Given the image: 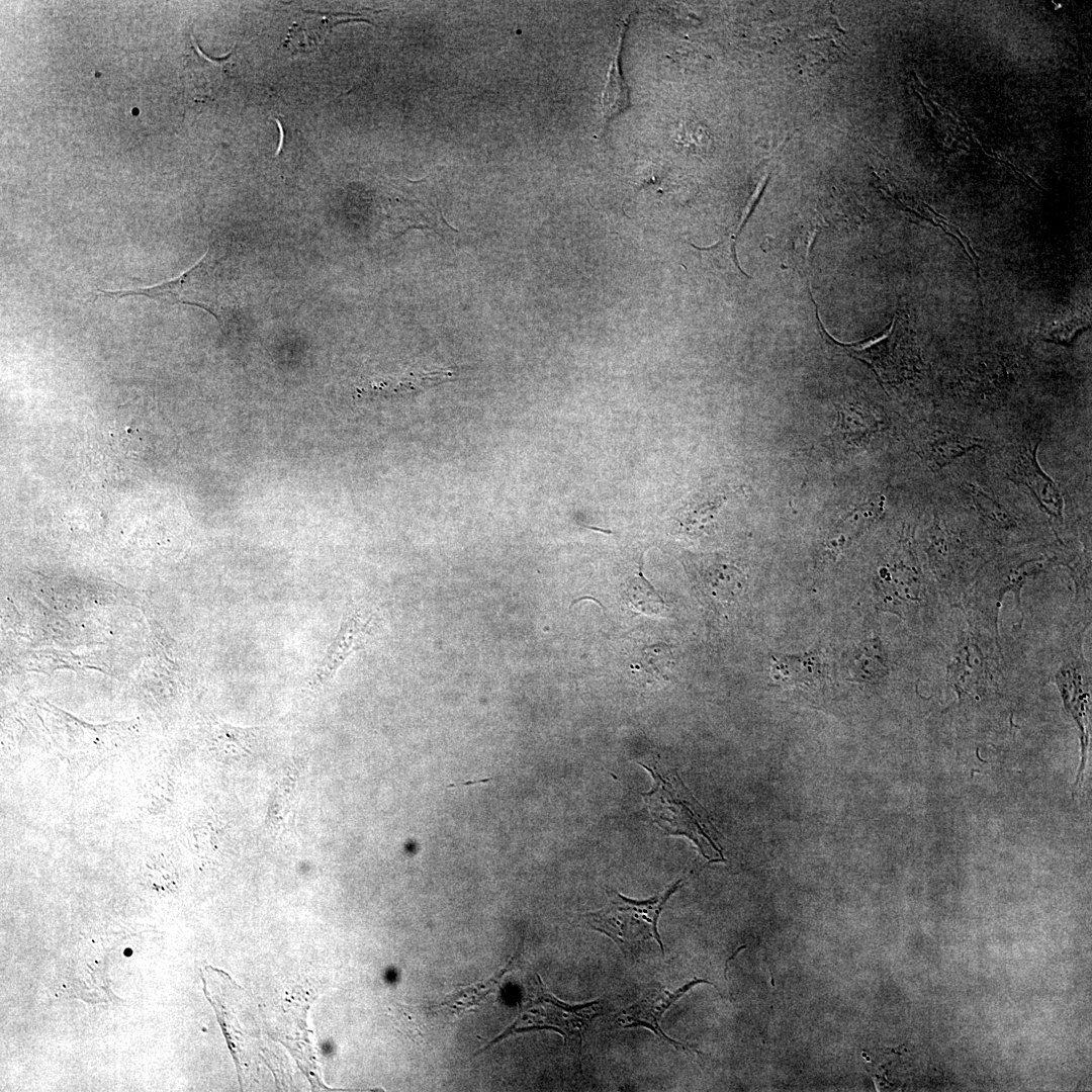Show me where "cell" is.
Instances as JSON below:
<instances>
[{"label":"cell","instance_id":"obj_4","mask_svg":"<svg viewBox=\"0 0 1092 1092\" xmlns=\"http://www.w3.org/2000/svg\"><path fill=\"white\" fill-rule=\"evenodd\" d=\"M1053 564V558L1032 557L1020 560L992 577L978 576L957 607L999 629L1001 604L1006 594L1010 593L1021 616L1018 623L1021 627L1024 619L1021 590L1031 577L1045 571Z\"/></svg>","mask_w":1092,"mask_h":1092},{"label":"cell","instance_id":"obj_7","mask_svg":"<svg viewBox=\"0 0 1092 1092\" xmlns=\"http://www.w3.org/2000/svg\"><path fill=\"white\" fill-rule=\"evenodd\" d=\"M373 615L363 607H351L324 658L310 678L313 687L331 680L346 659L359 648L371 629Z\"/></svg>","mask_w":1092,"mask_h":1092},{"label":"cell","instance_id":"obj_10","mask_svg":"<svg viewBox=\"0 0 1092 1092\" xmlns=\"http://www.w3.org/2000/svg\"><path fill=\"white\" fill-rule=\"evenodd\" d=\"M624 34L620 36L617 54L611 61L608 80L602 94V109L606 125L630 106L629 89L620 69V52Z\"/></svg>","mask_w":1092,"mask_h":1092},{"label":"cell","instance_id":"obj_3","mask_svg":"<svg viewBox=\"0 0 1092 1092\" xmlns=\"http://www.w3.org/2000/svg\"><path fill=\"white\" fill-rule=\"evenodd\" d=\"M602 1007L598 1000L579 1005L563 1003L546 990L537 976L518 1018L496 1040L514 1032L548 1028L559 1032L565 1041L580 1050L584 1033L602 1013Z\"/></svg>","mask_w":1092,"mask_h":1092},{"label":"cell","instance_id":"obj_1","mask_svg":"<svg viewBox=\"0 0 1092 1092\" xmlns=\"http://www.w3.org/2000/svg\"><path fill=\"white\" fill-rule=\"evenodd\" d=\"M680 886L679 880L663 893L643 901L609 890L608 903L601 910L585 915L586 923L609 936L626 957L637 954L642 944L650 939L656 940L664 956L657 923L666 901Z\"/></svg>","mask_w":1092,"mask_h":1092},{"label":"cell","instance_id":"obj_9","mask_svg":"<svg viewBox=\"0 0 1092 1092\" xmlns=\"http://www.w3.org/2000/svg\"><path fill=\"white\" fill-rule=\"evenodd\" d=\"M981 439L969 435L941 432L932 435L922 447V458L937 471L975 448H982Z\"/></svg>","mask_w":1092,"mask_h":1092},{"label":"cell","instance_id":"obj_8","mask_svg":"<svg viewBox=\"0 0 1092 1092\" xmlns=\"http://www.w3.org/2000/svg\"><path fill=\"white\" fill-rule=\"evenodd\" d=\"M699 983L713 985L709 981L694 979L674 991L666 989H652L645 993L640 1000L623 1010L619 1015V1021L623 1027H645L652 1030L661 1039L672 1044L677 1050L690 1051L685 1044L671 1039L660 1027V1020L664 1012L686 992Z\"/></svg>","mask_w":1092,"mask_h":1092},{"label":"cell","instance_id":"obj_12","mask_svg":"<svg viewBox=\"0 0 1092 1092\" xmlns=\"http://www.w3.org/2000/svg\"><path fill=\"white\" fill-rule=\"evenodd\" d=\"M857 673L868 681L875 682L889 673L885 648L878 637L867 640L856 656Z\"/></svg>","mask_w":1092,"mask_h":1092},{"label":"cell","instance_id":"obj_13","mask_svg":"<svg viewBox=\"0 0 1092 1092\" xmlns=\"http://www.w3.org/2000/svg\"><path fill=\"white\" fill-rule=\"evenodd\" d=\"M674 666L670 648L664 643L646 646L640 651L635 667L639 673L651 678H669Z\"/></svg>","mask_w":1092,"mask_h":1092},{"label":"cell","instance_id":"obj_11","mask_svg":"<svg viewBox=\"0 0 1092 1092\" xmlns=\"http://www.w3.org/2000/svg\"><path fill=\"white\" fill-rule=\"evenodd\" d=\"M978 515L994 530L1013 531L1019 528L1017 519L1000 503L972 483H965Z\"/></svg>","mask_w":1092,"mask_h":1092},{"label":"cell","instance_id":"obj_15","mask_svg":"<svg viewBox=\"0 0 1092 1092\" xmlns=\"http://www.w3.org/2000/svg\"><path fill=\"white\" fill-rule=\"evenodd\" d=\"M632 608L645 614H658L664 610V602L642 576L632 579L625 594Z\"/></svg>","mask_w":1092,"mask_h":1092},{"label":"cell","instance_id":"obj_14","mask_svg":"<svg viewBox=\"0 0 1092 1092\" xmlns=\"http://www.w3.org/2000/svg\"><path fill=\"white\" fill-rule=\"evenodd\" d=\"M203 260H204V257L196 265H194L191 269H189L188 271H186L185 273H183L182 275H180L179 277H177V278H175V279H173L171 281L163 282V283H161L159 285H154V286L145 287V288H136V289H131V290H117V291H103V290H101L97 294V296L102 295V296L110 297L112 299H119L121 297L130 296V295H146V296L151 297V298H160V297H163V296L171 295V297L174 298V301H177L176 298L179 297V295H180V293H181V291L183 289V285L188 280V278L195 272V270L200 267Z\"/></svg>","mask_w":1092,"mask_h":1092},{"label":"cell","instance_id":"obj_2","mask_svg":"<svg viewBox=\"0 0 1092 1092\" xmlns=\"http://www.w3.org/2000/svg\"><path fill=\"white\" fill-rule=\"evenodd\" d=\"M651 772L654 786L643 797L654 821L667 833L686 835L707 856V847L717 851L710 832L706 829L703 809L674 774H662L656 768L643 765Z\"/></svg>","mask_w":1092,"mask_h":1092},{"label":"cell","instance_id":"obj_6","mask_svg":"<svg viewBox=\"0 0 1092 1092\" xmlns=\"http://www.w3.org/2000/svg\"><path fill=\"white\" fill-rule=\"evenodd\" d=\"M1038 442L1027 441L1016 449L1007 471L1008 478L1024 486L1038 508L1055 520L1063 521L1064 499L1055 481L1040 467Z\"/></svg>","mask_w":1092,"mask_h":1092},{"label":"cell","instance_id":"obj_16","mask_svg":"<svg viewBox=\"0 0 1092 1092\" xmlns=\"http://www.w3.org/2000/svg\"><path fill=\"white\" fill-rule=\"evenodd\" d=\"M1090 327L1087 315H1074L1057 321L1044 329L1040 339L1046 342L1069 346L1084 330Z\"/></svg>","mask_w":1092,"mask_h":1092},{"label":"cell","instance_id":"obj_5","mask_svg":"<svg viewBox=\"0 0 1092 1092\" xmlns=\"http://www.w3.org/2000/svg\"><path fill=\"white\" fill-rule=\"evenodd\" d=\"M817 325L823 337L830 344L839 348L851 356L867 362L876 372L881 382L892 380L897 376V370L901 365L900 343V317L896 313L888 328L882 333L866 340L852 343H842L834 339L825 329L818 313L815 300Z\"/></svg>","mask_w":1092,"mask_h":1092}]
</instances>
